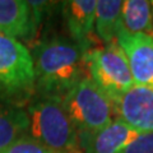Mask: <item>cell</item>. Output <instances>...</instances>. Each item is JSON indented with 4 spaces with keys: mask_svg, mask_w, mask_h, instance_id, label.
I'll return each mask as SVG.
<instances>
[{
    "mask_svg": "<svg viewBox=\"0 0 153 153\" xmlns=\"http://www.w3.org/2000/svg\"><path fill=\"white\" fill-rule=\"evenodd\" d=\"M63 5L69 35L80 49L88 51L94 32L96 0H70Z\"/></svg>",
    "mask_w": 153,
    "mask_h": 153,
    "instance_id": "obj_9",
    "label": "cell"
},
{
    "mask_svg": "<svg viewBox=\"0 0 153 153\" xmlns=\"http://www.w3.org/2000/svg\"><path fill=\"white\" fill-rule=\"evenodd\" d=\"M28 131V116L26 107L10 98L0 94V152L13 144Z\"/></svg>",
    "mask_w": 153,
    "mask_h": 153,
    "instance_id": "obj_10",
    "label": "cell"
},
{
    "mask_svg": "<svg viewBox=\"0 0 153 153\" xmlns=\"http://www.w3.org/2000/svg\"><path fill=\"white\" fill-rule=\"evenodd\" d=\"M117 119L139 133L153 131V88L134 84L114 103Z\"/></svg>",
    "mask_w": 153,
    "mask_h": 153,
    "instance_id": "obj_6",
    "label": "cell"
},
{
    "mask_svg": "<svg viewBox=\"0 0 153 153\" xmlns=\"http://www.w3.org/2000/svg\"><path fill=\"white\" fill-rule=\"evenodd\" d=\"M121 0H98L96 1L94 31L105 45L116 42L123 31Z\"/></svg>",
    "mask_w": 153,
    "mask_h": 153,
    "instance_id": "obj_12",
    "label": "cell"
},
{
    "mask_svg": "<svg viewBox=\"0 0 153 153\" xmlns=\"http://www.w3.org/2000/svg\"><path fill=\"white\" fill-rule=\"evenodd\" d=\"M35 85L30 50L18 40L0 33V94L17 98L31 92Z\"/></svg>",
    "mask_w": 153,
    "mask_h": 153,
    "instance_id": "obj_5",
    "label": "cell"
},
{
    "mask_svg": "<svg viewBox=\"0 0 153 153\" xmlns=\"http://www.w3.org/2000/svg\"><path fill=\"white\" fill-rule=\"evenodd\" d=\"M116 42L126 56L134 83L153 88V36L121 31Z\"/></svg>",
    "mask_w": 153,
    "mask_h": 153,
    "instance_id": "obj_7",
    "label": "cell"
},
{
    "mask_svg": "<svg viewBox=\"0 0 153 153\" xmlns=\"http://www.w3.org/2000/svg\"><path fill=\"white\" fill-rule=\"evenodd\" d=\"M60 100L78 135L98 131L116 115L112 101L89 76L78 82Z\"/></svg>",
    "mask_w": 153,
    "mask_h": 153,
    "instance_id": "obj_3",
    "label": "cell"
},
{
    "mask_svg": "<svg viewBox=\"0 0 153 153\" xmlns=\"http://www.w3.org/2000/svg\"><path fill=\"white\" fill-rule=\"evenodd\" d=\"M28 134L32 139L54 151L82 152L73 123L61 105V100L44 96L28 103Z\"/></svg>",
    "mask_w": 153,
    "mask_h": 153,
    "instance_id": "obj_2",
    "label": "cell"
},
{
    "mask_svg": "<svg viewBox=\"0 0 153 153\" xmlns=\"http://www.w3.org/2000/svg\"><path fill=\"white\" fill-rule=\"evenodd\" d=\"M0 153H66V152L54 151L49 147L41 144L40 142L32 139L31 137L25 135L19 138L18 140H16L13 144H10ZM78 153H83V152H78Z\"/></svg>",
    "mask_w": 153,
    "mask_h": 153,
    "instance_id": "obj_14",
    "label": "cell"
},
{
    "mask_svg": "<svg viewBox=\"0 0 153 153\" xmlns=\"http://www.w3.org/2000/svg\"><path fill=\"white\" fill-rule=\"evenodd\" d=\"M151 4H152V16H153V1H151Z\"/></svg>",
    "mask_w": 153,
    "mask_h": 153,
    "instance_id": "obj_16",
    "label": "cell"
},
{
    "mask_svg": "<svg viewBox=\"0 0 153 153\" xmlns=\"http://www.w3.org/2000/svg\"><path fill=\"white\" fill-rule=\"evenodd\" d=\"M139 134L116 117L96 133L79 134L78 143L83 153H121Z\"/></svg>",
    "mask_w": 153,
    "mask_h": 153,
    "instance_id": "obj_8",
    "label": "cell"
},
{
    "mask_svg": "<svg viewBox=\"0 0 153 153\" xmlns=\"http://www.w3.org/2000/svg\"><path fill=\"white\" fill-rule=\"evenodd\" d=\"M35 31L28 1L0 0V33L10 38H26Z\"/></svg>",
    "mask_w": 153,
    "mask_h": 153,
    "instance_id": "obj_11",
    "label": "cell"
},
{
    "mask_svg": "<svg viewBox=\"0 0 153 153\" xmlns=\"http://www.w3.org/2000/svg\"><path fill=\"white\" fill-rule=\"evenodd\" d=\"M123 31L153 36L152 4L148 0H125L121 8Z\"/></svg>",
    "mask_w": 153,
    "mask_h": 153,
    "instance_id": "obj_13",
    "label": "cell"
},
{
    "mask_svg": "<svg viewBox=\"0 0 153 153\" xmlns=\"http://www.w3.org/2000/svg\"><path fill=\"white\" fill-rule=\"evenodd\" d=\"M84 50L64 38L42 42L32 52L35 82L42 93L60 98L88 76Z\"/></svg>",
    "mask_w": 153,
    "mask_h": 153,
    "instance_id": "obj_1",
    "label": "cell"
},
{
    "mask_svg": "<svg viewBox=\"0 0 153 153\" xmlns=\"http://www.w3.org/2000/svg\"><path fill=\"white\" fill-rule=\"evenodd\" d=\"M88 76L115 103L134 83L126 56L117 42L84 52Z\"/></svg>",
    "mask_w": 153,
    "mask_h": 153,
    "instance_id": "obj_4",
    "label": "cell"
},
{
    "mask_svg": "<svg viewBox=\"0 0 153 153\" xmlns=\"http://www.w3.org/2000/svg\"><path fill=\"white\" fill-rule=\"evenodd\" d=\"M121 153H153V131L140 133Z\"/></svg>",
    "mask_w": 153,
    "mask_h": 153,
    "instance_id": "obj_15",
    "label": "cell"
}]
</instances>
